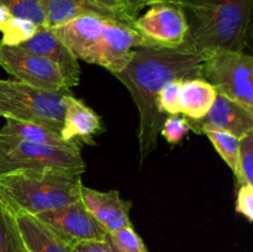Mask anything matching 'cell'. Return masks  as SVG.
<instances>
[{"label": "cell", "instance_id": "obj_24", "mask_svg": "<svg viewBox=\"0 0 253 252\" xmlns=\"http://www.w3.org/2000/svg\"><path fill=\"white\" fill-rule=\"evenodd\" d=\"M235 177L239 185H253V132L240 138L239 162Z\"/></svg>", "mask_w": 253, "mask_h": 252}, {"label": "cell", "instance_id": "obj_31", "mask_svg": "<svg viewBox=\"0 0 253 252\" xmlns=\"http://www.w3.org/2000/svg\"><path fill=\"white\" fill-rule=\"evenodd\" d=\"M127 1L130 4V9L132 15L135 17H137L138 11L142 10L143 7H148L155 4H170V2L175 1V0H127Z\"/></svg>", "mask_w": 253, "mask_h": 252}, {"label": "cell", "instance_id": "obj_32", "mask_svg": "<svg viewBox=\"0 0 253 252\" xmlns=\"http://www.w3.org/2000/svg\"><path fill=\"white\" fill-rule=\"evenodd\" d=\"M11 14H10V11L7 10V7L5 6L4 4H1L0 2V32L2 31V29L5 27V25L9 22V20L11 19Z\"/></svg>", "mask_w": 253, "mask_h": 252}, {"label": "cell", "instance_id": "obj_19", "mask_svg": "<svg viewBox=\"0 0 253 252\" xmlns=\"http://www.w3.org/2000/svg\"><path fill=\"white\" fill-rule=\"evenodd\" d=\"M44 16V27L56 29L77 17L96 15L111 20L105 12L96 9L85 0H40Z\"/></svg>", "mask_w": 253, "mask_h": 252}, {"label": "cell", "instance_id": "obj_9", "mask_svg": "<svg viewBox=\"0 0 253 252\" xmlns=\"http://www.w3.org/2000/svg\"><path fill=\"white\" fill-rule=\"evenodd\" d=\"M133 29L146 40L148 46L174 48L184 43L188 24L184 14L172 4H155L136 17Z\"/></svg>", "mask_w": 253, "mask_h": 252}, {"label": "cell", "instance_id": "obj_4", "mask_svg": "<svg viewBox=\"0 0 253 252\" xmlns=\"http://www.w3.org/2000/svg\"><path fill=\"white\" fill-rule=\"evenodd\" d=\"M67 93L69 90L49 91L16 79H0V116L40 124L61 132Z\"/></svg>", "mask_w": 253, "mask_h": 252}, {"label": "cell", "instance_id": "obj_22", "mask_svg": "<svg viewBox=\"0 0 253 252\" xmlns=\"http://www.w3.org/2000/svg\"><path fill=\"white\" fill-rule=\"evenodd\" d=\"M39 29L40 26L32 21L12 16L2 29V39L0 43L4 46H20L31 39Z\"/></svg>", "mask_w": 253, "mask_h": 252}, {"label": "cell", "instance_id": "obj_2", "mask_svg": "<svg viewBox=\"0 0 253 252\" xmlns=\"http://www.w3.org/2000/svg\"><path fill=\"white\" fill-rule=\"evenodd\" d=\"M187 19L185 48L200 56L217 51H244L251 31L253 0H175Z\"/></svg>", "mask_w": 253, "mask_h": 252}, {"label": "cell", "instance_id": "obj_3", "mask_svg": "<svg viewBox=\"0 0 253 252\" xmlns=\"http://www.w3.org/2000/svg\"><path fill=\"white\" fill-rule=\"evenodd\" d=\"M83 173L37 168L0 174V198L12 212L30 215L58 209L81 200Z\"/></svg>", "mask_w": 253, "mask_h": 252}, {"label": "cell", "instance_id": "obj_33", "mask_svg": "<svg viewBox=\"0 0 253 252\" xmlns=\"http://www.w3.org/2000/svg\"><path fill=\"white\" fill-rule=\"evenodd\" d=\"M106 241H108V244H109V246H110V250H111V252H120L119 251L118 249H116L115 246H114L113 244H111V241L110 240H109V237H108V235H106Z\"/></svg>", "mask_w": 253, "mask_h": 252}, {"label": "cell", "instance_id": "obj_25", "mask_svg": "<svg viewBox=\"0 0 253 252\" xmlns=\"http://www.w3.org/2000/svg\"><path fill=\"white\" fill-rule=\"evenodd\" d=\"M85 1L105 12L114 21L133 27L136 17L131 12L127 0H85Z\"/></svg>", "mask_w": 253, "mask_h": 252}, {"label": "cell", "instance_id": "obj_21", "mask_svg": "<svg viewBox=\"0 0 253 252\" xmlns=\"http://www.w3.org/2000/svg\"><path fill=\"white\" fill-rule=\"evenodd\" d=\"M203 135L209 138L222 161L229 166L234 175L236 174L240 152V138L232 133L220 130H208Z\"/></svg>", "mask_w": 253, "mask_h": 252}, {"label": "cell", "instance_id": "obj_8", "mask_svg": "<svg viewBox=\"0 0 253 252\" xmlns=\"http://www.w3.org/2000/svg\"><path fill=\"white\" fill-rule=\"evenodd\" d=\"M56 236L69 246L85 241H103L106 232L84 208L82 202L35 215Z\"/></svg>", "mask_w": 253, "mask_h": 252}, {"label": "cell", "instance_id": "obj_17", "mask_svg": "<svg viewBox=\"0 0 253 252\" xmlns=\"http://www.w3.org/2000/svg\"><path fill=\"white\" fill-rule=\"evenodd\" d=\"M216 96V89L203 78L183 82L179 95L180 114L185 119H202L210 110Z\"/></svg>", "mask_w": 253, "mask_h": 252}, {"label": "cell", "instance_id": "obj_26", "mask_svg": "<svg viewBox=\"0 0 253 252\" xmlns=\"http://www.w3.org/2000/svg\"><path fill=\"white\" fill-rule=\"evenodd\" d=\"M111 244L120 252H150L132 226H126L113 234H108Z\"/></svg>", "mask_w": 253, "mask_h": 252}, {"label": "cell", "instance_id": "obj_15", "mask_svg": "<svg viewBox=\"0 0 253 252\" xmlns=\"http://www.w3.org/2000/svg\"><path fill=\"white\" fill-rule=\"evenodd\" d=\"M63 125L61 135L68 142L82 145H95L93 137L104 131L100 118L94 110L86 106L81 99H77L69 91L66 94Z\"/></svg>", "mask_w": 253, "mask_h": 252}, {"label": "cell", "instance_id": "obj_23", "mask_svg": "<svg viewBox=\"0 0 253 252\" xmlns=\"http://www.w3.org/2000/svg\"><path fill=\"white\" fill-rule=\"evenodd\" d=\"M11 16L29 20L37 26L44 27V16L40 0H0Z\"/></svg>", "mask_w": 253, "mask_h": 252}, {"label": "cell", "instance_id": "obj_30", "mask_svg": "<svg viewBox=\"0 0 253 252\" xmlns=\"http://www.w3.org/2000/svg\"><path fill=\"white\" fill-rule=\"evenodd\" d=\"M74 252H111L108 241H85L73 246Z\"/></svg>", "mask_w": 253, "mask_h": 252}, {"label": "cell", "instance_id": "obj_16", "mask_svg": "<svg viewBox=\"0 0 253 252\" xmlns=\"http://www.w3.org/2000/svg\"><path fill=\"white\" fill-rule=\"evenodd\" d=\"M14 214L21 239L29 252H74L73 247L62 241L34 215Z\"/></svg>", "mask_w": 253, "mask_h": 252}, {"label": "cell", "instance_id": "obj_20", "mask_svg": "<svg viewBox=\"0 0 253 252\" xmlns=\"http://www.w3.org/2000/svg\"><path fill=\"white\" fill-rule=\"evenodd\" d=\"M0 252H27L15 214L0 198Z\"/></svg>", "mask_w": 253, "mask_h": 252}, {"label": "cell", "instance_id": "obj_7", "mask_svg": "<svg viewBox=\"0 0 253 252\" xmlns=\"http://www.w3.org/2000/svg\"><path fill=\"white\" fill-rule=\"evenodd\" d=\"M0 66L16 81L35 88L49 91L69 90L53 62L20 46L0 43Z\"/></svg>", "mask_w": 253, "mask_h": 252}, {"label": "cell", "instance_id": "obj_34", "mask_svg": "<svg viewBox=\"0 0 253 252\" xmlns=\"http://www.w3.org/2000/svg\"><path fill=\"white\" fill-rule=\"evenodd\" d=\"M27 252H29V251H27Z\"/></svg>", "mask_w": 253, "mask_h": 252}, {"label": "cell", "instance_id": "obj_6", "mask_svg": "<svg viewBox=\"0 0 253 252\" xmlns=\"http://www.w3.org/2000/svg\"><path fill=\"white\" fill-rule=\"evenodd\" d=\"M82 148H62L0 135V174L37 168L85 172Z\"/></svg>", "mask_w": 253, "mask_h": 252}, {"label": "cell", "instance_id": "obj_1", "mask_svg": "<svg viewBox=\"0 0 253 252\" xmlns=\"http://www.w3.org/2000/svg\"><path fill=\"white\" fill-rule=\"evenodd\" d=\"M203 57L185 47H138L130 63L114 74L127 88L138 110V156L142 165L156 150L166 119L158 109L160 91L170 82L202 78Z\"/></svg>", "mask_w": 253, "mask_h": 252}, {"label": "cell", "instance_id": "obj_5", "mask_svg": "<svg viewBox=\"0 0 253 252\" xmlns=\"http://www.w3.org/2000/svg\"><path fill=\"white\" fill-rule=\"evenodd\" d=\"M202 78L226 96L253 111V58L244 51L217 49L203 56Z\"/></svg>", "mask_w": 253, "mask_h": 252}, {"label": "cell", "instance_id": "obj_28", "mask_svg": "<svg viewBox=\"0 0 253 252\" xmlns=\"http://www.w3.org/2000/svg\"><path fill=\"white\" fill-rule=\"evenodd\" d=\"M190 131L185 118L177 115H167L162 124L160 133L172 145L180 142Z\"/></svg>", "mask_w": 253, "mask_h": 252}, {"label": "cell", "instance_id": "obj_14", "mask_svg": "<svg viewBox=\"0 0 253 252\" xmlns=\"http://www.w3.org/2000/svg\"><path fill=\"white\" fill-rule=\"evenodd\" d=\"M105 20L109 19L96 15H85L52 30L56 36L73 52L78 61L93 63Z\"/></svg>", "mask_w": 253, "mask_h": 252}, {"label": "cell", "instance_id": "obj_27", "mask_svg": "<svg viewBox=\"0 0 253 252\" xmlns=\"http://www.w3.org/2000/svg\"><path fill=\"white\" fill-rule=\"evenodd\" d=\"M182 83L183 82L179 81L170 82L160 91L157 104L161 113L166 115H179V95Z\"/></svg>", "mask_w": 253, "mask_h": 252}, {"label": "cell", "instance_id": "obj_13", "mask_svg": "<svg viewBox=\"0 0 253 252\" xmlns=\"http://www.w3.org/2000/svg\"><path fill=\"white\" fill-rule=\"evenodd\" d=\"M20 47L39 53L53 62L61 71L68 89L77 86L81 79V67L73 52L56 36L52 29L40 27L39 31Z\"/></svg>", "mask_w": 253, "mask_h": 252}, {"label": "cell", "instance_id": "obj_11", "mask_svg": "<svg viewBox=\"0 0 253 252\" xmlns=\"http://www.w3.org/2000/svg\"><path fill=\"white\" fill-rule=\"evenodd\" d=\"M185 120L190 131L199 135L208 130H220L242 138L253 132V111L221 94H217L207 115L198 120Z\"/></svg>", "mask_w": 253, "mask_h": 252}, {"label": "cell", "instance_id": "obj_12", "mask_svg": "<svg viewBox=\"0 0 253 252\" xmlns=\"http://www.w3.org/2000/svg\"><path fill=\"white\" fill-rule=\"evenodd\" d=\"M81 202L106 234L132 226L130 220L131 202L123 199L118 190L100 192L82 185Z\"/></svg>", "mask_w": 253, "mask_h": 252}, {"label": "cell", "instance_id": "obj_29", "mask_svg": "<svg viewBox=\"0 0 253 252\" xmlns=\"http://www.w3.org/2000/svg\"><path fill=\"white\" fill-rule=\"evenodd\" d=\"M236 211L244 215L250 222L253 221V185H240L237 192Z\"/></svg>", "mask_w": 253, "mask_h": 252}, {"label": "cell", "instance_id": "obj_18", "mask_svg": "<svg viewBox=\"0 0 253 252\" xmlns=\"http://www.w3.org/2000/svg\"><path fill=\"white\" fill-rule=\"evenodd\" d=\"M0 135L62 148H82L83 146L79 142H68L62 137L61 132L48 127V126L14 120V119H6L5 125L0 128Z\"/></svg>", "mask_w": 253, "mask_h": 252}, {"label": "cell", "instance_id": "obj_10", "mask_svg": "<svg viewBox=\"0 0 253 252\" xmlns=\"http://www.w3.org/2000/svg\"><path fill=\"white\" fill-rule=\"evenodd\" d=\"M146 46H148L146 40L133 27L105 20L91 64L116 74L130 63L136 48Z\"/></svg>", "mask_w": 253, "mask_h": 252}]
</instances>
